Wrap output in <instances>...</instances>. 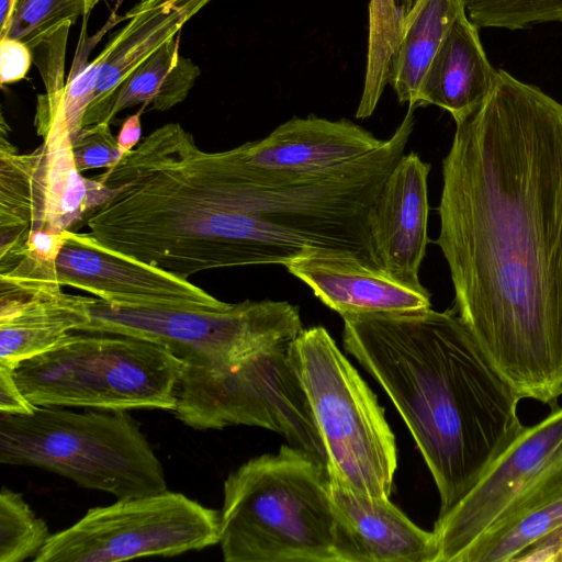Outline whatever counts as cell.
I'll return each mask as SVG.
<instances>
[{"instance_id": "6da1fadb", "label": "cell", "mask_w": 562, "mask_h": 562, "mask_svg": "<svg viewBox=\"0 0 562 562\" xmlns=\"http://www.w3.org/2000/svg\"><path fill=\"white\" fill-rule=\"evenodd\" d=\"M442 160L454 310L518 396L562 395V103L498 69Z\"/></svg>"}, {"instance_id": "7a4b0ae2", "label": "cell", "mask_w": 562, "mask_h": 562, "mask_svg": "<svg viewBox=\"0 0 562 562\" xmlns=\"http://www.w3.org/2000/svg\"><path fill=\"white\" fill-rule=\"evenodd\" d=\"M342 317L345 350L386 392L448 513L522 430L521 400L454 307Z\"/></svg>"}, {"instance_id": "3957f363", "label": "cell", "mask_w": 562, "mask_h": 562, "mask_svg": "<svg viewBox=\"0 0 562 562\" xmlns=\"http://www.w3.org/2000/svg\"><path fill=\"white\" fill-rule=\"evenodd\" d=\"M192 134L165 124L95 177L119 192L87 218L102 245L189 278L200 271L288 262L324 249L236 210Z\"/></svg>"}, {"instance_id": "277c9868", "label": "cell", "mask_w": 562, "mask_h": 562, "mask_svg": "<svg viewBox=\"0 0 562 562\" xmlns=\"http://www.w3.org/2000/svg\"><path fill=\"white\" fill-rule=\"evenodd\" d=\"M226 562H338L326 470L281 446L224 482L220 540Z\"/></svg>"}, {"instance_id": "5b68a950", "label": "cell", "mask_w": 562, "mask_h": 562, "mask_svg": "<svg viewBox=\"0 0 562 562\" xmlns=\"http://www.w3.org/2000/svg\"><path fill=\"white\" fill-rule=\"evenodd\" d=\"M0 463L41 468L117 499L167 491L159 459L125 411L0 413Z\"/></svg>"}, {"instance_id": "8992f818", "label": "cell", "mask_w": 562, "mask_h": 562, "mask_svg": "<svg viewBox=\"0 0 562 562\" xmlns=\"http://www.w3.org/2000/svg\"><path fill=\"white\" fill-rule=\"evenodd\" d=\"M184 362L164 346L120 334L74 330L14 370L42 407L173 411Z\"/></svg>"}, {"instance_id": "52a82bcc", "label": "cell", "mask_w": 562, "mask_h": 562, "mask_svg": "<svg viewBox=\"0 0 562 562\" xmlns=\"http://www.w3.org/2000/svg\"><path fill=\"white\" fill-rule=\"evenodd\" d=\"M290 355L323 439L328 479L390 498L397 452L375 394L323 326L303 328Z\"/></svg>"}, {"instance_id": "ba28073f", "label": "cell", "mask_w": 562, "mask_h": 562, "mask_svg": "<svg viewBox=\"0 0 562 562\" xmlns=\"http://www.w3.org/2000/svg\"><path fill=\"white\" fill-rule=\"evenodd\" d=\"M292 340L263 348L226 370L184 366L176 417L198 430L236 425L272 430L327 472L323 439L290 355Z\"/></svg>"}, {"instance_id": "9c48e42d", "label": "cell", "mask_w": 562, "mask_h": 562, "mask_svg": "<svg viewBox=\"0 0 562 562\" xmlns=\"http://www.w3.org/2000/svg\"><path fill=\"white\" fill-rule=\"evenodd\" d=\"M80 330L120 334L164 346L186 367L226 370L303 329L296 305L246 300L223 308L136 307L88 303Z\"/></svg>"}, {"instance_id": "30bf717a", "label": "cell", "mask_w": 562, "mask_h": 562, "mask_svg": "<svg viewBox=\"0 0 562 562\" xmlns=\"http://www.w3.org/2000/svg\"><path fill=\"white\" fill-rule=\"evenodd\" d=\"M34 125L43 142L20 154L7 137L9 128L1 117L0 257L21 250L33 232H76L119 192L77 169L68 126L58 108Z\"/></svg>"}, {"instance_id": "8fae6325", "label": "cell", "mask_w": 562, "mask_h": 562, "mask_svg": "<svg viewBox=\"0 0 562 562\" xmlns=\"http://www.w3.org/2000/svg\"><path fill=\"white\" fill-rule=\"evenodd\" d=\"M220 513L181 493L119 498L50 535L35 562H117L175 557L218 543Z\"/></svg>"}, {"instance_id": "7c38bea8", "label": "cell", "mask_w": 562, "mask_h": 562, "mask_svg": "<svg viewBox=\"0 0 562 562\" xmlns=\"http://www.w3.org/2000/svg\"><path fill=\"white\" fill-rule=\"evenodd\" d=\"M533 426H524L469 492L434 528L436 562H459L464 551L562 464V407Z\"/></svg>"}, {"instance_id": "4fadbf2b", "label": "cell", "mask_w": 562, "mask_h": 562, "mask_svg": "<svg viewBox=\"0 0 562 562\" xmlns=\"http://www.w3.org/2000/svg\"><path fill=\"white\" fill-rule=\"evenodd\" d=\"M384 139L349 120L292 117L262 139L217 151L235 177L290 184L325 176L382 145Z\"/></svg>"}, {"instance_id": "5bb4252c", "label": "cell", "mask_w": 562, "mask_h": 562, "mask_svg": "<svg viewBox=\"0 0 562 562\" xmlns=\"http://www.w3.org/2000/svg\"><path fill=\"white\" fill-rule=\"evenodd\" d=\"M56 276L61 286L120 306L223 308L229 304L187 278L102 245L89 233L68 232Z\"/></svg>"}, {"instance_id": "9a60e30c", "label": "cell", "mask_w": 562, "mask_h": 562, "mask_svg": "<svg viewBox=\"0 0 562 562\" xmlns=\"http://www.w3.org/2000/svg\"><path fill=\"white\" fill-rule=\"evenodd\" d=\"M431 165L414 151L395 165L369 214V231L380 269L398 282L422 289L420 265L428 237V175Z\"/></svg>"}, {"instance_id": "2e32d148", "label": "cell", "mask_w": 562, "mask_h": 562, "mask_svg": "<svg viewBox=\"0 0 562 562\" xmlns=\"http://www.w3.org/2000/svg\"><path fill=\"white\" fill-rule=\"evenodd\" d=\"M338 562H436L434 531L416 526L390 498L328 479Z\"/></svg>"}, {"instance_id": "e0dca14e", "label": "cell", "mask_w": 562, "mask_h": 562, "mask_svg": "<svg viewBox=\"0 0 562 562\" xmlns=\"http://www.w3.org/2000/svg\"><path fill=\"white\" fill-rule=\"evenodd\" d=\"M314 295L340 316L358 313H393L429 308L430 293L405 285L380 268L356 257L323 249L285 265Z\"/></svg>"}, {"instance_id": "ac0fdd59", "label": "cell", "mask_w": 562, "mask_h": 562, "mask_svg": "<svg viewBox=\"0 0 562 562\" xmlns=\"http://www.w3.org/2000/svg\"><path fill=\"white\" fill-rule=\"evenodd\" d=\"M90 296L0 281V364L13 370L89 321Z\"/></svg>"}, {"instance_id": "d6986e66", "label": "cell", "mask_w": 562, "mask_h": 562, "mask_svg": "<svg viewBox=\"0 0 562 562\" xmlns=\"http://www.w3.org/2000/svg\"><path fill=\"white\" fill-rule=\"evenodd\" d=\"M211 0H140L123 18L127 23L98 55L99 76L82 126L109 122L112 97L121 82Z\"/></svg>"}, {"instance_id": "ffe728a7", "label": "cell", "mask_w": 562, "mask_h": 562, "mask_svg": "<svg viewBox=\"0 0 562 562\" xmlns=\"http://www.w3.org/2000/svg\"><path fill=\"white\" fill-rule=\"evenodd\" d=\"M497 70L488 61L477 27L464 9L434 55L419 85L416 108L437 105L456 125L464 122L490 93Z\"/></svg>"}, {"instance_id": "44dd1931", "label": "cell", "mask_w": 562, "mask_h": 562, "mask_svg": "<svg viewBox=\"0 0 562 562\" xmlns=\"http://www.w3.org/2000/svg\"><path fill=\"white\" fill-rule=\"evenodd\" d=\"M459 562H562V472L480 537Z\"/></svg>"}, {"instance_id": "7402d4cb", "label": "cell", "mask_w": 562, "mask_h": 562, "mask_svg": "<svg viewBox=\"0 0 562 562\" xmlns=\"http://www.w3.org/2000/svg\"><path fill=\"white\" fill-rule=\"evenodd\" d=\"M462 0H416L405 14L391 85L398 102L416 109L423 77L458 14Z\"/></svg>"}, {"instance_id": "603a6c76", "label": "cell", "mask_w": 562, "mask_h": 562, "mask_svg": "<svg viewBox=\"0 0 562 562\" xmlns=\"http://www.w3.org/2000/svg\"><path fill=\"white\" fill-rule=\"evenodd\" d=\"M200 68L179 54V36L165 43L139 64L115 90L109 122L123 110L137 104L167 111L181 103L200 76Z\"/></svg>"}, {"instance_id": "cb8c5ba5", "label": "cell", "mask_w": 562, "mask_h": 562, "mask_svg": "<svg viewBox=\"0 0 562 562\" xmlns=\"http://www.w3.org/2000/svg\"><path fill=\"white\" fill-rule=\"evenodd\" d=\"M404 18L396 0H370L367 68L357 119L371 116L391 82Z\"/></svg>"}, {"instance_id": "d4e9b609", "label": "cell", "mask_w": 562, "mask_h": 562, "mask_svg": "<svg viewBox=\"0 0 562 562\" xmlns=\"http://www.w3.org/2000/svg\"><path fill=\"white\" fill-rule=\"evenodd\" d=\"M50 537L46 522L35 516L22 495L0 492V562L35 557Z\"/></svg>"}, {"instance_id": "484cf974", "label": "cell", "mask_w": 562, "mask_h": 562, "mask_svg": "<svg viewBox=\"0 0 562 562\" xmlns=\"http://www.w3.org/2000/svg\"><path fill=\"white\" fill-rule=\"evenodd\" d=\"M100 0H16L7 37L24 42L31 49L65 23L74 24Z\"/></svg>"}, {"instance_id": "4316f807", "label": "cell", "mask_w": 562, "mask_h": 562, "mask_svg": "<svg viewBox=\"0 0 562 562\" xmlns=\"http://www.w3.org/2000/svg\"><path fill=\"white\" fill-rule=\"evenodd\" d=\"M470 21L479 27L520 30L562 22V0H462Z\"/></svg>"}, {"instance_id": "83f0119b", "label": "cell", "mask_w": 562, "mask_h": 562, "mask_svg": "<svg viewBox=\"0 0 562 562\" xmlns=\"http://www.w3.org/2000/svg\"><path fill=\"white\" fill-rule=\"evenodd\" d=\"M72 24L65 23L47 36L32 50L33 61L42 76L45 94L38 95L34 121H43L52 116L61 100L64 83V66L67 37Z\"/></svg>"}, {"instance_id": "f1b7e54d", "label": "cell", "mask_w": 562, "mask_h": 562, "mask_svg": "<svg viewBox=\"0 0 562 562\" xmlns=\"http://www.w3.org/2000/svg\"><path fill=\"white\" fill-rule=\"evenodd\" d=\"M71 149L80 172L94 168L111 169L123 157L108 122L82 126L71 139Z\"/></svg>"}, {"instance_id": "f546056e", "label": "cell", "mask_w": 562, "mask_h": 562, "mask_svg": "<svg viewBox=\"0 0 562 562\" xmlns=\"http://www.w3.org/2000/svg\"><path fill=\"white\" fill-rule=\"evenodd\" d=\"M99 76V58L79 68L66 82L58 111L61 113L72 139L82 128Z\"/></svg>"}, {"instance_id": "4dcf8cb0", "label": "cell", "mask_w": 562, "mask_h": 562, "mask_svg": "<svg viewBox=\"0 0 562 562\" xmlns=\"http://www.w3.org/2000/svg\"><path fill=\"white\" fill-rule=\"evenodd\" d=\"M32 61V50L24 42L10 37L0 40V82L2 86L24 79Z\"/></svg>"}, {"instance_id": "1f68e13d", "label": "cell", "mask_w": 562, "mask_h": 562, "mask_svg": "<svg viewBox=\"0 0 562 562\" xmlns=\"http://www.w3.org/2000/svg\"><path fill=\"white\" fill-rule=\"evenodd\" d=\"M68 232H45L37 231L29 235L23 248L14 254L0 257L7 258L19 254H25L34 261L46 267H55L57 257L66 243Z\"/></svg>"}, {"instance_id": "d6a6232c", "label": "cell", "mask_w": 562, "mask_h": 562, "mask_svg": "<svg viewBox=\"0 0 562 562\" xmlns=\"http://www.w3.org/2000/svg\"><path fill=\"white\" fill-rule=\"evenodd\" d=\"M36 406L19 387L14 370L0 364V413L8 415H30Z\"/></svg>"}, {"instance_id": "836d02e7", "label": "cell", "mask_w": 562, "mask_h": 562, "mask_svg": "<svg viewBox=\"0 0 562 562\" xmlns=\"http://www.w3.org/2000/svg\"><path fill=\"white\" fill-rule=\"evenodd\" d=\"M142 111L130 115L122 124L117 135V143L123 156L131 153L137 145L142 136Z\"/></svg>"}, {"instance_id": "e575fe53", "label": "cell", "mask_w": 562, "mask_h": 562, "mask_svg": "<svg viewBox=\"0 0 562 562\" xmlns=\"http://www.w3.org/2000/svg\"><path fill=\"white\" fill-rule=\"evenodd\" d=\"M16 0H0V40L5 38L15 13Z\"/></svg>"}, {"instance_id": "d590c367", "label": "cell", "mask_w": 562, "mask_h": 562, "mask_svg": "<svg viewBox=\"0 0 562 562\" xmlns=\"http://www.w3.org/2000/svg\"><path fill=\"white\" fill-rule=\"evenodd\" d=\"M398 7L404 11V13L406 14L411 9L412 7L414 5V3L416 2V0H396Z\"/></svg>"}]
</instances>
